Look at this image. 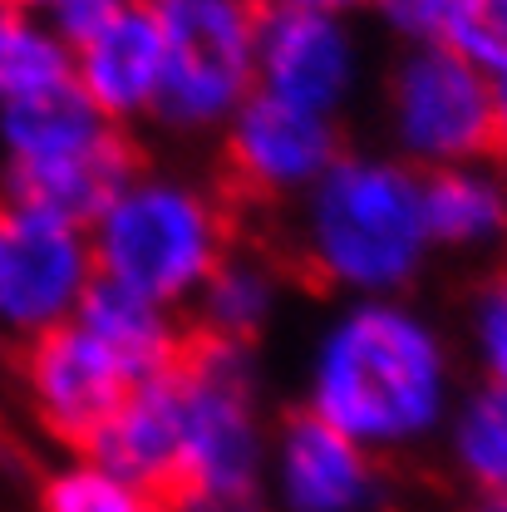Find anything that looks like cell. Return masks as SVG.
Returning <instances> with one entry per match:
<instances>
[{"mask_svg": "<svg viewBox=\"0 0 507 512\" xmlns=\"http://www.w3.org/2000/svg\"><path fill=\"white\" fill-rule=\"evenodd\" d=\"M173 512H261V498H247V503H183Z\"/></svg>", "mask_w": 507, "mask_h": 512, "instance_id": "cell-26", "label": "cell"}, {"mask_svg": "<svg viewBox=\"0 0 507 512\" xmlns=\"http://www.w3.org/2000/svg\"><path fill=\"white\" fill-rule=\"evenodd\" d=\"M296 252L325 291L350 301H389L409 291L434 256L424 173L384 153H340L301 197Z\"/></svg>", "mask_w": 507, "mask_h": 512, "instance_id": "cell-2", "label": "cell"}, {"mask_svg": "<svg viewBox=\"0 0 507 512\" xmlns=\"http://www.w3.org/2000/svg\"><path fill=\"white\" fill-rule=\"evenodd\" d=\"M143 5H153V0H143Z\"/></svg>", "mask_w": 507, "mask_h": 512, "instance_id": "cell-31", "label": "cell"}, {"mask_svg": "<svg viewBox=\"0 0 507 512\" xmlns=\"http://www.w3.org/2000/svg\"><path fill=\"white\" fill-rule=\"evenodd\" d=\"M222 153L227 173L256 197H306L345 148L340 119H325L256 89L222 128Z\"/></svg>", "mask_w": 507, "mask_h": 512, "instance_id": "cell-11", "label": "cell"}, {"mask_svg": "<svg viewBox=\"0 0 507 512\" xmlns=\"http://www.w3.org/2000/svg\"><path fill=\"white\" fill-rule=\"evenodd\" d=\"M276 301H281V276L261 256L227 252L212 281L197 291V330L217 340L256 345V335L276 316Z\"/></svg>", "mask_w": 507, "mask_h": 512, "instance_id": "cell-17", "label": "cell"}, {"mask_svg": "<svg viewBox=\"0 0 507 512\" xmlns=\"http://www.w3.org/2000/svg\"><path fill=\"white\" fill-rule=\"evenodd\" d=\"M468 512H507V493H473Z\"/></svg>", "mask_w": 507, "mask_h": 512, "instance_id": "cell-27", "label": "cell"}, {"mask_svg": "<svg viewBox=\"0 0 507 512\" xmlns=\"http://www.w3.org/2000/svg\"><path fill=\"white\" fill-rule=\"evenodd\" d=\"M448 458L473 493H507V384L483 380L448 414Z\"/></svg>", "mask_w": 507, "mask_h": 512, "instance_id": "cell-18", "label": "cell"}, {"mask_svg": "<svg viewBox=\"0 0 507 512\" xmlns=\"http://www.w3.org/2000/svg\"><path fill=\"white\" fill-rule=\"evenodd\" d=\"M424 222L434 252H498L507 247V178L488 163L424 173Z\"/></svg>", "mask_w": 507, "mask_h": 512, "instance_id": "cell-16", "label": "cell"}, {"mask_svg": "<svg viewBox=\"0 0 507 512\" xmlns=\"http://www.w3.org/2000/svg\"><path fill=\"white\" fill-rule=\"evenodd\" d=\"M138 173L124 128L109 124L79 84H55L0 109V197L89 227Z\"/></svg>", "mask_w": 507, "mask_h": 512, "instance_id": "cell-4", "label": "cell"}, {"mask_svg": "<svg viewBox=\"0 0 507 512\" xmlns=\"http://www.w3.org/2000/svg\"><path fill=\"white\" fill-rule=\"evenodd\" d=\"M99 468L119 473L153 503H178V473H183V389L178 365L158 380L133 384L124 404L109 414V424L84 448Z\"/></svg>", "mask_w": 507, "mask_h": 512, "instance_id": "cell-14", "label": "cell"}, {"mask_svg": "<svg viewBox=\"0 0 507 512\" xmlns=\"http://www.w3.org/2000/svg\"><path fill=\"white\" fill-rule=\"evenodd\" d=\"M498 153H507V79L498 84Z\"/></svg>", "mask_w": 507, "mask_h": 512, "instance_id": "cell-28", "label": "cell"}, {"mask_svg": "<svg viewBox=\"0 0 507 512\" xmlns=\"http://www.w3.org/2000/svg\"><path fill=\"white\" fill-rule=\"evenodd\" d=\"M10 5H20V10H35V15H50L60 0H10Z\"/></svg>", "mask_w": 507, "mask_h": 512, "instance_id": "cell-29", "label": "cell"}, {"mask_svg": "<svg viewBox=\"0 0 507 512\" xmlns=\"http://www.w3.org/2000/svg\"><path fill=\"white\" fill-rule=\"evenodd\" d=\"M69 84V50L55 25L35 10L0 0V109Z\"/></svg>", "mask_w": 507, "mask_h": 512, "instance_id": "cell-19", "label": "cell"}, {"mask_svg": "<svg viewBox=\"0 0 507 512\" xmlns=\"http://www.w3.org/2000/svg\"><path fill=\"white\" fill-rule=\"evenodd\" d=\"M89 286V227L0 197V330L15 340H40L74 320Z\"/></svg>", "mask_w": 507, "mask_h": 512, "instance_id": "cell-8", "label": "cell"}, {"mask_svg": "<svg viewBox=\"0 0 507 512\" xmlns=\"http://www.w3.org/2000/svg\"><path fill=\"white\" fill-rule=\"evenodd\" d=\"M468 335H473V355L483 365V375L493 384H507V266H498L468 311Z\"/></svg>", "mask_w": 507, "mask_h": 512, "instance_id": "cell-22", "label": "cell"}, {"mask_svg": "<svg viewBox=\"0 0 507 512\" xmlns=\"http://www.w3.org/2000/svg\"><path fill=\"white\" fill-rule=\"evenodd\" d=\"M384 128L414 173L483 163L498 153V84L448 45L399 50L384 79Z\"/></svg>", "mask_w": 507, "mask_h": 512, "instance_id": "cell-7", "label": "cell"}, {"mask_svg": "<svg viewBox=\"0 0 507 512\" xmlns=\"http://www.w3.org/2000/svg\"><path fill=\"white\" fill-rule=\"evenodd\" d=\"M119 5H124V0H60L45 20L55 25V35L64 40V50H79L89 35H99V30L114 20Z\"/></svg>", "mask_w": 507, "mask_h": 512, "instance_id": "cell-24", "label": "cell"}, {"mask_svg": "<svg viewBox=\"0 0 507 512\" xmlns=\"http://www.w3.org/2000/svg\"><path fill=\"white\" fill-rule=\"evenodd\" d=\"M444 45L453 55L488 74L493 84L507 79V0H453L444 25Z\"/></svg>", "mask_w": 507, "mask_h": 512, "instance_id": "cell-21", "label": "cell"}, {"mask_svg": "<svg viewBox=\"0 0 507 512\" xmlns=\"http://www.w3.org/2000/svg\"><path fill=\"white\" fill-rule=\"evenodd\" d=\"M453 404V355L424 311L394 296L345 301L320 325L306 409L375 458L429 444Z\"/></svg>", "mask_w": 507, "mask_h": 512, "instance_id": "cell-1", "label": "cell"}, {"mask_svg": "<svg viewBox=\"0 0 507 512\" xmlns=\"http://www.w3.org/2000/svg\"><path fill=\"white\" fill-rule=\"evenodd\" d=\"M183 389V473L178 503H247L261 498L271 429L261 419L256 350L192 330L178 360Z\"/></svg>", "mask_w": 507, "mask_h": 512, "instance_id": "cell-5", "label": "cell"}, {"mask_svg": "<svg viewBox=\"0 0 507 512\" xmlns=\"http://www.w3.org/2000/svg\"><path fill=\"white\" fill-rule=\"evenodd\" d=\"M20 375H25V399L40 429L79 453L94 444V434L109 424V414L133 389L128 370L79 320H64L50 335L30 340Z\"/></svg>", "mask_w": 507, "mask_h": 512, "instance_id": "cell-10", "label": "cell"}, {"mask_svg": "<svg viewBox=\"0 0 507 512\" xmlns=\"http://www.w3.org/2000/svg\"><path fill=\"white\" fill-rule=\"evenodd\" d=\"M69 79L109 124L124 128L138 119H153L158 94H163L158 10L143 0H124L99 35H89L79 50H69Z\"/></svg>", "mask_w": 507, "mask_h": 512, "instance_id": "cell-13", "label": "cell"}, {"mask_svg": "<svg viewBox=\"0 0 507 512\" xmlns=\"http://www.w3.org/2000/svg\"><path fill=\"white\" fill-rule=\"evenodd\" d=\"M153 512H173V508H168V503H158V508H153Z\"/></svg>", "mask_w": 507, "mask_h": 512, "instance_id": "cell-30", "label": "cell"}, {"mask_svg": "<svg viewBox=\"0 0 507 512\" xmlns=\"http://www.w3.org/2000/svg\"><path fill=\"white\" fill-rule=\"evenodd\" d=\"M153 508L158 503L148 493H138L119 473L99 468L94 458L60 463L40 483V498H35V512H153Z\"/></svg>", "mask_w": 507, "mask_h": 512, "instance_id": "cell-20", "label": "cell"}, {"mask_svg": "<svg viewBox=\"0 0 507 512\" xmlns=\"http://www.w3.org/2000/svg\"><path fill=\"white\" fill-rule=\"evenodd\" d=\"M360 74H365V45L350 15L261 10L256 89L325 119H340L360 89Z\"/></svg>", "mask_w": 507, "mask_h": 512, "instance_id": "cell-9", "label": "cell"}, {"mask_svg": "<svg viewBox=\"0 0 507 512\" xmlns=\"http://www.w3.org/2000/svg\"><path fill=\"white\" fill-rule=\"evenodd\" d=\"M266 483L286 512H375L384 503L380 458L311 409L271 434Z\"/></svg>", "mask_w": 507, "mask_h": 512, "instance_id": "cell-12", "label": "cell"}, {"mask_svg": "<svg viewBox=\"0 0 507 512\" xmlns=\"http://www.w3.org/2000/svg\"><path fill=\"white\" fill-rule=\"evenodd\" d=\"M365 0H261V10H316V15H355Z\"/></svg>", "mask_w": 507, "mask_h": 512, "instance_id": "cell-25", "label": "cell"}, {"mask_svg": "<svg viewBox=\"0 0 507 512\" xmlns=\"http://www.w3.org/2000/svg\"><path fill=\"white\" fill-rule=\"evenodd\" d=\"M94 276L178 311L232 252L227 207L183 173H133L89 222Z\"/></svg>", "mask_w": 507, "mask_h": 512, "instance_id": "cell-3", "label": "cell"}, {"mask_svg": "<svg viewBox=\"0 0 507 512\" xmlns=\"http://www.w3.org/2000/svg\"><path fill=\"white\" fill-rule=\"evenodd\" d=\"M74 320L124 365L133 384L168 375L183 360V345H188V330L173 320L168 306L128 291L119 281H104V276H94V286L84 291Z\"/></svg>", "mask_w": 507, "mask_h": 512, "instance_id": "cell-15", "label": "cell"}, {"mask_svg": "<svg viewBox=\"0 0 507 512\" xmlns=\"http://www.w3.org/2000/svg\"><path fill=\"white\" fill-rule=\"evenodd\" d=\"M448 5H453V0H365L370 20L380 25L389 40H399V50L444 45Z\"/></svg>", "mask_w": 507, "mask_h": 512, "instance_id": "cell-23", "label": "cell"}, {"mask_svg": "<svg viewBox=\"0 0 507 512\" xmlns=\"http://www.w3.org/2000/svg\"><path fill=\"white\" fill-rule=\"evenodd\" d=\"M163 30V94L153 124L222 133L256 94L261 0H153Z\"/></svg>", "mask_w": 507, "mask_h": 512, "instance_id": "cell-6", "label": "cell"}]
</instances>
